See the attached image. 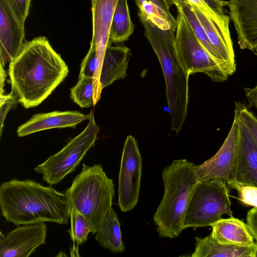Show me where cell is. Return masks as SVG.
Listing matches in <instances>:
<instances>
[{
    "instance_id": "cell-1",
    "label": "cell",
    "mask_w": 257,
    "mask_h": 257,
    "mask_svg": "<svg viewBox=\"0 0 257 257\" xmlns=\"http://www.w3.org/2000/svg\"><path fill=\"white\" fill-rule=\"evenodd\" d=\"M68 72L67 64L47 39L35 38L24 43L10 63L12 91L25 108L35 107L51 94Z\"/></svg>"
},
{
    "instance_id": "cell-2",
    "label": "cell",
    "mask_w": 257,
    "mask_h": 257,
    "mask_svg": "<svg viewBox=\"0 0 257 257\" xmlns=\"http://www.w3.org/2000/svg\"><path fill=\"white\" fill-rule=\"evenodd\" d=\"M2 215L15 225L41 222L67 224L69 208L66 194L32 180L14 179L0 186Z\"/></svg>"
},
{
    "instance_id": "cell-3",
    "label": "cell",
    "mask_w": 257,
    "mask_h": 257,
    "mask_svg": "<svg viewBox=\"0 0 257 257\" xmlns=\"http://www.w3.org/2000/svg\"><path fill=\"white\" fill-rule=\"evenodd\" d=\"M195 166L186 159L175 160L163 171L164 193L153 216L160 237H177L184 229L186 213L199 182Z\"/></svg>"
},
{
    "instance_id": "cell-4",
    "label": "cell",
    "mask_w": 257,
    "mask_h": 257,
    "mask_svg": "<svg viewBox=\"0 0 257 257\" xmlns=\"http://www.w3.org/2000/svg\"><path fill=\"white\" fill-rule=\"evenodd\" d=\"M139 17L145 29V35L161 64L166 83L172 130L178 134L182 128L187 114L190 75L176 55L174 45L176 31L161 29L142 17Z\"/></svg>"
},
{
    "instance_id": "cell-5",
    "label": "cell",
    "mask_w": 257,
    "mask_h": 257,
    "mask_svg": "<svg viewBox=\"0 0 257 257\" xmlns=\"http://www.w3.org/2000/svg\"><path fill=\"white\" fill-rule=\"evenodd\" d=\"M114 193L113 180L100 164L90 167L83 164L81 172L65 190L69 209L74 208L84 216L93 234L99 229L112 208Z\"/></svg>"
},
{
    "instance_id": "cell-6",
    "label": "cell",
    "mask_w": 257,
    "mask_h": 257,
    "mask_svg": "<svg viewBox=\"0 0 257 257\" xmlns=\"http://www.w3.org/2000/svg\"><path fill=\"white\" fill-rule=\"evenodd\" d=\"M226 183L220 179L199 181L186 213L184 229L210 226L223 214L232 216Z\"/></svg>"
},
{
    "instance_id": "cell-7",
    "label": "cell",
    "mask_w": 257,
    "mask_h": 257,
    "mask_svg": "<svg viewBox=\"0 0 257 257\" xmlns=\"http://www.w3.org/2000/svg\"><path fill=\"white\" fill-rule=\"evenodd\" d=\"M176 20L175 53L185 71L189 75L204 73L215 82L226 81L229 76L223 67L208 53L179 11Z\"/></svg>"
},
{
    "instance_id": "cell-8",
    "label": "cell",
    "mask_w": 257,
    "mask_h": 257,
    "mask_svg": "<svg viewBox=\"0 0 257 257\" xmlns=\"http://www.w3.org/2000/svg\"><path fill=\"white\" fill-rule=\"evenodd\" d=\"M99 127L92 114L85 128L71 140L60 151L51 156L34 171L42 175L43 180L50 185L60 183L73 172L92 147L97 139Z\"/></svg>"
},
{
    "instance_id": "cell-9",
    "label": "cell",
    "mask_w": 257,
    "mask_h": 257,
    "mask_svg": "<svg viewBox=\"0 0 257 257\" xmlns=\"http://www.w3.org/2000/svg\"><path fill=\"white\" fill-rule=\"evenodd\" d=\"M142 170V159L136 139L127 136L122 153L118 175V206L129 211L138 202Z\"/></svg>"
},
{
    "instance_id": "cell-10",
    "label": "cell",
    "mask_w": 257,
    "mask_h": 257,
    "mask_svg": "<svg viewBox=\"0 0 257 257\" xmlns=\"http://www.w3.org/2000/svg\"><path fill=\"white\" fill-rule=\"evenodd\" d=\"M238 135V121L234 115L229 132L214 156L202 164L195 166L199 181L220 179L226 183L232 179Z\"/></svg>"
},
{
    "instance_id": "cell-11",
    "label": "cell",
    "mask_w": 257,
    "mask_h": 257,
    "mask_svg": "<svg viewBox=\"0 0 257 257\" xmlns=\"http://www.w3.org/2000/svg\"><path fill=\"white\" fill-rule=\"evenodd\" d=\"M47 226L44 222L18 227L0 240L1 257H28L46 243Z\"/></svg>"
},
{
    "instance_id": "cell-12",
    "label": "cell",
    "mask_w": 257,
    "mask_h": 257,
    "mask_svg": "<svg viewBox=\"0 0 257 257\" xmlns=\"http://www.w3.org/2000/svg\"><path fill=\"white\" fill-rule=\"evenodd\" d=\"M192 7L212 48L225 66L228 75H232L235 72L236 64L229 31L230 16L224 14L217 19L210 18Z\"/></svg>"
},
{
    "instance_id": "cell-13",
    "label": "cell",
    "mask_w": 257,
    "mask_h": 257,
    "mask_svg": "<svg viewBox=\"0 0 257 257\" xmlns=\"http://www.w3.org/2000/svg\"><path fill=\"white\" fill-rule=\"evenodd\" d=\"M238 121L236 159L231 180L257 187V143L245 124Z\"/></svg>"
},
{
    "instance_id": "cell-14",
    "label": "cell",
    "mask_w": 257,
    "mask_h": 257,
    "mask_svg": "<svg viewBox=\"0 0 257 257\" xmlns=\"http://www.w3.org/2000/svg\"><path fill=\"white\" fill-rule=\"evenodd\" d=\"M24 24L18 19L6 0H0V61L3 68L22 48Z\"/></svg>"
},
{
    "instance_id": "cell-15",
    "label": "cell",
    "mask_w": 257,
    "mask_h": 257,
    "mask_svg": "<svg viewBox=\"0 0 257 257\" xmlns=\"http://www.w3.org/2000/svg\"><path fill=\"white\" fill-rule=\"evenodd\" d=\"M227 6L241 49L257 45V0H229Z\"/></svg>"
},
{
    "instance_id": "cell-16",
    "label": "cell",
    "mask_w": 257,
    "mask_h": 257,
    "mask_svg": "<svg viewBox=\"0 0 257 257\" xmlns=\"http://www.w3.org/2000/svg\"><path fill=\"white\" fill-rule=\"evenodd\" d=\"M117 1L91 0L92 38L90 48L96 52L98 73H100L105 52L108 46L111 24Z\"/></svg>"
},
{
    "instance_id": "cell-17",
    "label": "cell",
    "mask_w": 257,
    "mask_h": 257,
    "mask_svg": "<svg viewBox=\"0 0 257 257\" xmlns=\"http://www.w3.org/2000/svg\"><path fill=\"white\" fill-rule=\"evenodd\" d=\"M92 114V112L84 114L76 111H55L36 114L18 127L17 134L23 137L50 128L75 127L82 121L89 119Z\"/></svg>"
},
{
    "instance_id": "cell-18",
    "label": "cell",
    "mask_w": 257,
    "mask_h": 257,
    "mask_svg": "<svg viewBox=\"0 0 257 257\" xmlns=\"http://www.w3.org/2000/svg\"><path fill=\"white\" fill-rule=\"evenodd\" d=\"M210 226V235L220 243L242 246H252L255 243L247 224L233 216L226 219L221 218Z\"/></svg>"
},
{
    "instance_id": "cell-19",
    "label": "cell",
    "mask_w": 257,
    "mask_h": 257,
    "mask_svg": "<svg viewBox=\"0 0 257 257\" xmlns=\"http://www.w3.org/2000/svg\"><path fill=\"white\" fill-rule=\"evenodd\" d=\"M131 56L130 49L124 46L106 47L101 66L99 81L101 88L126 76L127 64Z\"/></svg>"
},
{
    "instance_id": "cell-20",
    "label": "cell",
    "mask_w": 257,
    "mask_h": 257,
    "mask_svg": "<svg viewBox=\"0 0 257 257\" xmlns=\"http://www.w3.org/2000/svg\"><path fill=\"white\" fill-rule=\"evenodd\" d=\"M195 248L192 257H256L257 243L249 246L221 243L210 234L195 237Z\"/></svg>"
},
{
    "instance_id": "cell-21",
    "label": "cell",
    "mask_w": 257,
    "mask_h": 257,
    "mask_svg": "<svg viewBox=\"0 0 257 257\" xmlns=\"http://www.w3.org/2000/svg\"><path fill=\"white\" fill-rule=\"evenodd\" d=\"M95 238L100 246L112 253H120L124 250L120 222L112 208L106 215Z\"/></svg>"
},
{
    "instance_id": "cell-22",
    "label": "cell",
    "mask_w": 257,
    "mask_h": 257,
    "mask_svg": "<svg viewBox=\"0 0 257 257\" xmlns=\"http://www.w3.org/2000/svg\"><path fill=\"white\" fill-rule=\"evenodd\" d=\"M135 26L130 15L127 0H118L113 15L109 32L108 46L127 40Z\"/></svg>"
},
{
    "instance_id": "cell-23",
    "label": "cell",
    "mask_w": 257,
    "mask_h": 257,
    "mask_svg": "<svg viewBox=\"0 0 257 257\" xmlns=\"http://www.w3.org/2000/svg\"><path fill=\"white\" fill-rule=\"evenodd\" d=\"M174 5L176 6L177 11L183 15L188 22L201 44L210 55L223 67L227 74L225 66L210 43L205 30L195 14L192 6L184 0H179Z\"/></svg>"
},
{
    "instance_id": "cell-24",
    "label": "cell",
    "mask_w": 257,
    "mask_h": 257,
    "mask_svg": "<svg viewBox=\"0 0 257 257\" xmlns=\"http://www.w3.org/2000/svg\"><path fill=\"white\" fill-rule=\"evenodd\" d=\"M94 80L90 77H79L77 84L71 89L70 96L80 107L94 106Z\"/></svg>"
},
{
    "instance_id": "cell-25",
    "label": "cell",
    "mask_w": 257,
    "mask_h": 257,
    "mask_svg": "<svg viewBox=\"0 0 257 257\" xmlns=\"http://www.w3.org/2000/svg\"><path fill=\"white\" fill-rule=\"evenodd\" d=\"M70 227L67 232L71 240L80 245L85 242L92 232L89 223L84 216L74 208L69 209Z\"/></svg>"
},
{
    "instance_id": "cell-26",
    "label": "cell",
    "mask_w": 257,
    "mask_h": 257,
    "mask_svg": "<svg viewBox=\"0 0 257 257\" xmlns=\"http://www.w3.org/2000/svg\"><path fill=\"white\" fill-rule=\"evenodd\" d=\"M169 5H174L179 0H167ZM192 6L197 8L206 16L217 19L221 17L224 13V7L227 6L228 1L223 0H184Z\"/></svg>"
},
{
    "instance_id": "cell-27",
    "label": "cell",
    "mask_w": 257,
    "mask_h": 257,
    "mask_svg": "<svg viewBox=\"0 0 257 257\" xmlns=\"http://www.w3.org/2000/svg\"><path fill=\"white\" fill-rule=\"evenodd\" d=\"M228 186L236 190L238 200L243 204L257 207V187L249 184L231 180L227 183Z\"/></svg>"
},
{
    "instance_id": "cell-28",
    "label": "cell",
    "mask_w": 257,
    "mask_h": 257,
    "mask_svg": "<svg viewBox=\"0 0 257 257\" xmlns=\"http://www.w3.org/2000/svg\"><path fill=\"white\" fill-rule=\"evenodd\" d=\"M234 114L247 126L257 143V116L244 103L235 102Z\"/></svg>"
},
{
    "instance_id": "cell-29",
    "label": "cell",
    "mask_w": 257,
    "mask_h": 257,
    "mask_svg": "<svg viewBox=\"0 0 257 257\" xmlns=\"http://www.w3.org/2000/svg\"><path fill=\"white\" fill-rule=\"evenodd\" d=\"M98 68V59L94 49L90 48L82 61L79 77L94 78Z\"/></svg>"
},
{
    "instance_id": "cell-30",
    "label": "cell",
    "mask_w": 257,
    "mask_h": 257,
    "mask_svg": "<svg viewBox=\"0 0 257 257\" xmlns=\"http://www.w3.org/2000/svg\"><path fill=\"white\" fill-rule=\"evenodd\" d=\"M18 19L25 23L31 0H6Z\"/></svg>"
},
{
    "instance_id": "cell-31",
    "label": "cell",
    "mask_w": 257,
    "mask_h": 257,
    "mask_svg": "<svg viewBox=\"0 0 257 257\" xmlns=\"http://www.w3.org/2000/svg\"><path fill=\"white\" fill-rule=\"evenodd\" d=\"M0 102V122L1 136H2L4 122L9 111L15 106L17 98L14 92L12 91L8 95H1Z\"/></svg>"
},
{
    "instance_id": "cell-32",
    "label": "cell",
    "mask_w": 257,
    "mask_h": 257,
    "mask_svg": "<svg viewBox=\"0 0 257 257\" xmlns=\"http://www.w3.org/2000/svg\"><path fill=\"white\" fill-rule=\"evenodd\" d=\"M246 220L254 239L257 241V207H253L248 211Z\"/></svg>"
},
{
    "instance_id": "cell-33",
    "label": "cell",
    "mask_w": 257,
    "mask_h": 257,
    "mask_svg": "<svg viewBox=\"0 0 257 257\" xmlns=\"http://www.w3.org/2000/svg\"><path fill=\"white\" fill-rule=\"evenodd\" d=\"M137 6L143 2H151L157 5L160 9L165 12L168 15L173 17L170 11V5L167 0H135Z\"/></svg>"
},
{
    "instance_id": "cell-34",
    "label": "cell",
    "mask_w": 257,
    "mask_h": 257,
    "mask_svg": "<svg viewBox=\"0 0 257 257\" xmlns=\"http://www.w3.org/2000/svg\"><path fill=\"white\" fill-rule=\"evenodd\" d=\"M245 96L250 106L257 109V85L253 88H244Z\"/></svg>"
},
{
    "instance_id": "cell-35",
    "label": "cell",
    "mask_w": 257,
    "mask_h": 257,
    "mask_svg": "<svg viewBox=\"0 0 257 257\" xmlns=\"http://www.w3.org/2000/svg\"><path fill=\"white\" fill-rule=\"evenodd\" d=\"M6 76V74L5 73L4 68L1 66V95H3V92H4L3 88L5 84Z\"/></svg>"
},
{
    "instance_id": "cell-36",
    "label": "cell",
    "mask_w": 257,
    "mask_h": 257,
    "mask_svg": "<svg viewBox=\"0 0 257 257\" xmlns=\"http://www.w3.org/2000/svg\"><path fill=\"white\" fill-rule=\"evenodd\" d=\"M251 51L256 55L257 56V45L255 46V47L251 50Z\"/></svg>"
},
{
    "instance_id": "cell-37",
    "label": "cell",
    "mask_w": 257,
    "mask_h": 257,
    "mask_svg": "<svg viewBox=\"0 0 257 257\" xmlns=\"http://www.w3.org/2000/svg\"><path fill=\"white\" fill-rule=\"evenodd\" d=\"M256 257H257V256H256Z\"/></svg>"
}]
</instances>
